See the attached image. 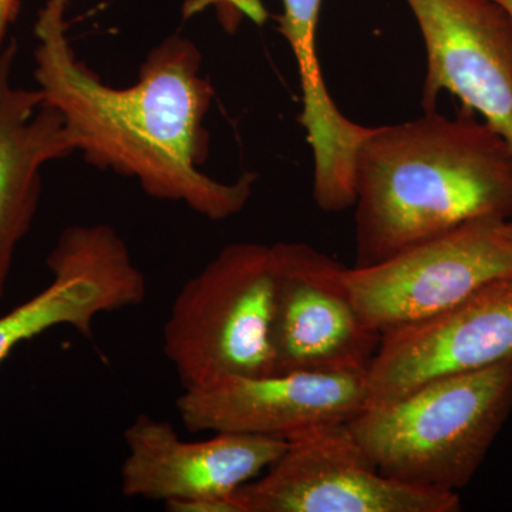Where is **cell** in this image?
<instances>
[{
  "mask_svg": "<svg viewBox=\"0 0 512 512\" xmlns=\"http://www.w3.org/2000/svg\"><path fill=\"white\" fill-rule=\"evenodd\" d=\"M69 0H47L35 23V79L43 104L63 119L76 151L100 170L134 178L156 200L184 202L211 221L239 214L258 175L222 183L201 171L210 154L205 127L214 87L188 37H165L148 53L138 80L119 89L77 59Z\"/></svg>",
  "mask_w": 512,
  "mask_h": 512,
  "instance_id": "cell-1",
  "label": "cell"
},
{
  "mask_svg": "<svg viewBox=\"0 0 512 512\" xmlns=\"http://www.w3.org/2000/svg\"><path fill=\"white\" fill-rule=\"evenodd\" d=\"M356 264L480 220H512V148L474 111L370 127L355 158Z\"/></svg>",
  "mask_w": 512,
  "mask_h": 512,
  "instance_id": "cell-2",
  "label": "cell"
},
{
  "mask_svg": "<svg viewBox=\"0 0 512 512\" xmlns=\"http://www.w3.org/2000/svg\"><path fill=\"white\" fill-rule=\"evenodd\" d=\"M512 412V357L367 403L348 421L384 476L457 493L471 483Z\"/></svg>",
  "mask_w": 512,
  "mask_h": 512,
  "instance_id": "cell-3",
  "label": "cell"
},
{
  "mask_svg": "<svg viewBox=\"0 0 512 512\" xmlns=\"http://www.w3.org/2000/svg\"><path fill=\"white\" fill-rule=\"evenodd\" d=\"M274 288L272 245L258 242L227 245L183 286L163 339L184 390L272 375Z\"/></svg>",
  "mask_w": 512,
  "mask_h": 512,
  "instance_id": "cell-4",
  "label": "cell"
},
{
  "mask_svg": "<svg viewBox=\"0 0 512 512\" xmlns=\"http://www.w3.org/2000/svg\"><path fill=\"white\" fill-rule=\"evenodd\" d=\"M284 454L232 495L235 512H457V493H439L384 476L348 421L289 437Z\"/></svg>",
  "mask_w": 512,
  "mask_h": 512,
  "instance_id": "cell-5",
  "label": "cell"
},
{
  "mask_svg": "<svg viewBox=\"0 0 512 512\" xmlns=\"http://www.w3.org/2000/svg\"><path fill=\"white\" fill-rule=\"evenodd\" d=\"M275 288L269 346L272 375H366L382 333L363 319L348 285V266L305 242L272 245Z\"/></svg>",
  "mask_w": 512,
  "mask_h": 512,
  "instance_id": "cell-6",
  "label": "cell"
},
{
  "mask_svg": "<svg viewBox=\"0 0 512 512\" xmlns=\"http://www.w3.org/2000/svg\"><path fill=\"white\" fill-rule=\"evenodd\" d=\"M507 221L480 218L384 261L352 266L350 292L363 319L384 333L446 311L481 286L512 275Z\"/></svg>",
  "mask_w": 512,
  "mask_h": 512,
  "instance_id": "cell-7",
  "label": "cell"
},
{
  "mask_svg": "<svg viewBox=\"0 0 512 512\" xmlns=\"http://www.w3.org/2000/svg\"><path fill=\"white\" fill-rule=\"evenodd\" d=\"M124 441V497L164 501L170 510L190 512H235L232 495L268 470L288 446L276 437L231 433L185 441L173 424L147 414L127 427Z\"/></svg>",
  "mask_w": 512,
  "mask_h": 512,
  "instance_id": "cell-8",
  "label": "cell"
},
{
  "mask_svg": "<svg viewBox=\"0 0 512 512\" xmlns=\"http://www.w3.org/2000/svg\"><path fill=\"white\" fill-rule=\"evenodd\" d=\"M510 357L512 275L481 286L446 311L382 333L365 375L367 403L396 399L439 377Z\"/></svg>",
  "mask_w": 512,
  "mask_h": 512,
  "instance_id": "cell-9",
  "label": "cell"
},
{
  "mask_svg": "<svg viewBox=\"0 0 512 512\" xmlns=\"http://www.w3.org/2000/svg\"><path fill=\"white\" fill-rule=\"evenodd\" d=\"M427 53L424 111L443 92L512 148V22L491 0H406Z\"/></svg>",
  "mask_w": 512,
  "mask_h": 512,
  "instance_id": "cell-10",
  "label": "cell"
},
{
  "mask_svg": "<svg viewBox=\"0 0 512 512\" xmlns=\"http://www.w3.org/2000/svg\"><path fill=\"white\" fill-rule=\"evenodd\" d=\"M46 264L53 276L50 285L0 316V365L20 343L56 326H72L93 339L97 316L134 308L146 299V276L110 225L64 229Z\"/></svg>",
  "mask_w": 512,
  "mask_h": 512,
  "instance_id": "cell-11",
  "label": "cell"
},
{
  "mask_svg": "<svg viewBox=\"0 0 512 512\" xmlns=\"http://www.w3.org/2000/svg\"><path fill=\"white\" fill-rule=\"evenodd\" d=\"M367 403L365 375L293 372L234 377L184 390L178 414L191 433L289 437L319 424L349 421Z\"/></svg>",
  "mask_w": 512,
  "mask_h": 512,
  "instance_id": "cell-12",
  "label": "cell"
},
{
  "mask_svg": "<svg viewBox=\"0 0 512 512\" xmlns=\"http://www.w3.org/2000/svg\"><path fill=\"white\" fill-rule=\"evenodd\" d=\"M16 53L15 40L0 53V302L16 248L35 220L42 168L76 151L62 117L43 104L39 89L13 86Z\"/></svg>",
  "mask_w": 512,
  "mask_h": 512,
  "instance_id": "cell-13",
  "label": "cell"
},
{
  "mask_svg": "<svg viewBox=\"0 0 512 512\" xmlns=\"http://www.w3.org/2000/svg\"><path fill=\"white\" fill-rule=\"evenodd\" d=\"M282 6L276 20L298 66L299 121L312 148L313 198L322 211H346L355 205V158L370 127L348 119L326 87L316 40L322 0H282Z\"/></svg>",
  "mask_w": 512,
  "mask_h": 512,
  "instance_id": "cell-14",
  "label": "cell"
},
{
  "mask_svg": "<svg viewBox=\"0 0 512 512\" xmlns=\"http://www.w3.org/2000/svg\"><path fill=\"white\" fill-rule=\"evenodd\" d=\"M205 10L215 13L222 30L228 35H235L245 20L259 26L268 19V10L262 0H185L183 15L188 19Z\"/></svg>",
  "mask_w": 512,
  "mask_h": 512,
  "instance_id": "cell-15",
  "label": "cell"
},
{
  "mask_svg": "<svg viewBox=\"0 0 512 512\" xmlns=\"http://www.w3.org/2000/svg\"><path fill=\"white\" fill-rule=\"evenodd\" d=\"M20 8V0H0V53L5 47L6 33L15 22Z\"/></svg>",
  "mask_w": 512,
  "mask_h": 512,
  "instance_id": "cell-16",
  "label": "cell"
},
{
  "mask_svg": "<svg viewBox=\"0 0 512 512\" xmlns=\"http://www.w3.org/2000/svg\"><path fill=\"white\" fill-rule=\"evenodd\" d=\"M491 2H494L495 5L500 6V8L503 9L505 13H507L508 18H510L512 22V0H491Z\"/></svg>",
  "mask_w": 512,
  "mask_h": 512,
  "instance_id": "cell-17",
  "label": "cell"
},
{
  "mask_svg": "<svg viewBox=\"0 0 512 512\" xmlns=\"http://www.w3.org/2000/svg\"><path fill=\"white\" fill-rule=\"evenodd\" d=\"M504 234H505V237L508 238V241H510L511 245H512V220L505 222Z\"/></svg>",
  "mask_w": 512,
  "mask_h": 512,
  "instance_id": "cell-18",
  "label": "cell"
}]
</instances>
